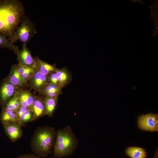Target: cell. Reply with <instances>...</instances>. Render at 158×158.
I'll return each mask as SVG.
<instances>
[{
  "mask_svg": "<svg viewBox=\"0 0 158 158\" xmlns=\"http://www.w3.org/2000/svg\"><path fill=\"white\" fill-rule=\"evenodd\" d=\"M35 71L36 72H35L30 78V84L33 89L40 91L46 84L48 83V76L39 71Z\"/></svg>",
  "mask_w": 158,
  "mask_h": 158,
  "instance_id": "9",
  "label": "cell"
},
{
  "mask_svg": "<svg viewBox=\"0 0 158 158\" xmlns=\"http://www.w3.org/2000/svg\"><path fill=\"white\" fill-rule=\"evenodd\" d=\"M26 45V44H23L21 49L17 54L19 63L29 67H33L35 63L34 59Z\"/></svg>",
  "mask_w": 158,
  "mask_h": 158,
  "instance_id": "7",
  "label": "cell"
},
{
  "mask_svg": "<svg viewBox=\"0 0 158 158\" xmlns=\"http://www.w3.org/2000/svg\"><path fill=\"white\" fill-rule=\"evenodd\" d=\"M0 47L11 49L16 54L19 51L18 47L5 36L0 34Z\"/></svg>",
  "mask_w": 158,
  "mask_h": 158,
  "instance_id": "18",
  "label": "cell"
},
{
  "mask_svg": "<svg viewBox=\"0 0 158 158\" xmlns=\"http://www.w3.org/2000/svg\"><path fill=\"white\" fill-rule=\"evenodd\" d=\"M48 78L49 83L58 86V76L56 71L49 74Z\"/></svg>",
  "mask_w": 158,
  "mask_h": 158,
  "instance_id": "24",
  "label": "cell"
},
{
  "mask_svg": "<svg viewBox=\"0 0 158 158\" xmlns=\"http://www.w3.org/2000/svg\"><path fill=\"white\" fill-rule=\"evenodd\" d=\"M56 72L58 76V86L63 89L70 83L72 79L71 74L65 67L57 69Z\"/></svg>",
  "mask_w": 158,
  "mask_h": 158,
  "instance_id": "11",
  "label": "cell"
},
{
  "mask_svg": "<svg viewBox=\"0 0 158 158\" xmlns=\"http://www.w3.org/2000/svg\"><path fill=\"white\" fill-rule=\"evenodd\" d=\"M16 158H41L38 156L33 154H25L20 155Z\"/></svg>",
  "mask_w": 158,
  "mask_h": 158,
  "instance_id": "28",
  "label": "cell"
},
{
  "mask_svg": "<svg viewBox=\"0 0 158 158\" xmlns=\"http://www.w3.org/2000/svg\"><path fill=\"white\" fill-rule=\"evenodd\" d=\"M61 94V93L56 92H49L45 93L42 94L45 97H59L60 94Z\"/></svg>",
  "mask_w": 158,
  "mask_h": 158,
  "instance_id": "27",
  "label": "cell"
},
{
  "mask_svg": "<svg viewBox=\"0 0 158 158\" xmlns=\"http://www.w3.org/2000/svg\"><path fill=\"white\" fill-rule=\"evenodd\" d=\"M19 97L21 100L28 104L30 108L32 105L35 99L31 94L27 91L21 92L19 95Z\"/></svg>",
  "mask_w": 158,
  "mask_h": 158,
  "instance_id": "19",
  "label": "cell"
},
{
  "mask_svg": "<svg viewBox=\"0 0 158 158\" xmlns=\"http://www.w3.org/2000/svg\"><path fill=\"white\" fill-rule=\"evenodd\" d=\"M125 153L130 158H146L147 156V153L144 148L136 146L128 147Z\"/></svg>",
  "mask_w": 158,
  "mask_h": 158,
  "instance_id": "13",
  "label": "cell"
},
{
  "mask_svg": "<svg viewBox=\"0 0 158 158\" xmlns=\"http://www.w3.org/2000/svg\"><path fill=\"white\" fill-rule=\"evenodd\" d=\"M138 126L141 130L152 132L158 131V115L149 113L140 115L138 118Z\"/></svg>",
  "mask_w": 158,
  "mask_h": 158,
  "instance_id": "5",
  "label": "cell"
},
{
  "mask_svg": "<svg viewBox=\"0 0 158 158\" xmlns=\"http://www.w3.org/2000/svg\"><path fill=\"white\" fill-rule=\"evenodd\" d=\"M29 108L28 107L20 106L16 112L17 115L19 119L22 115Z\"/></svg>",
  "mask_w": 158,
  "mask_h": 158,
  "instance_id": "26",
  "label": "cell"
},
{
  "mask_svg": "<svg viewBox=\"0 0 158 158\" xmlns=\"http://www.w3.org/2000/svg\"><path fill=\"white\" fill-rule=\"evenodd\" d=\"M15 87L10 83H6L2 86L0 91V95L2 101L6 102L13 95Z\"/></svg>",
  "mask_w": 158,
  "mask_h": 158,
  "instance_id": "15",
  "label": "cell"
},
{
  "mask_svg": "<svg viewBox=\"0 0 158 158\" xmlns=\"http://www.w3.org/2000/svg\"><path fill=\"white\" fill-rule=\"evenodd\" d=\"M58 98L59 97L44 98L46 115L52 116L57 105Z\"/></svg>",
  "mask_w": 158,
  "mask_h": 158,
  "instance_id": "12",
  "label": "cell"
},
{
  "mask_svg": "<svg viewBox=\"0 0 158 158\" xmlns=\"http://www.w3.org/2000/svg\"><path fill=\"white\" fill-rule=\"evenodd\" d=\"M1 120L4 125L11 122H18L21 124L20 119L18 116L16 112L6 108L2 114Z\"/></svg>",
  "mask_w": 158,
  "mask_h": 158,
  "instance_id": "14",
  "label": "cell"
},
{
  "mask_svg": "<svg viewBox=\"0 0 158 158\" xmlns=\"http://www.w3.org/2000/svg\"><path fill=\"white\" fill-rule=\"evenodd\" d=\"M153 158H158V148L155 152Z\"/></svg>",
  "mask_w": 158,
  "mask_h": 158,
  "instance_id": "29",
  "label": "cell"
},
{
  "mask_svg": "<svg viewBox=\"0 0 158 158\" xmlns=\"http://www.w3.org/2000/svg\"><path fill=\"white\" fill-rule=\"evenodd\" d=\"M56 136L53 150L54 158L71 156L77 149L79 140L70 126L56 131Z\"/></svg>",
  "mask_w": 158,
  "mask_h": 158,
  "instance_id": "3",
  "label": "cell"
},
{
  "mask_svg": "<svg viewBox=\"0 0 158 158\" xmlns=\"http://www.w3.org/2000/svg\"><path fill=\"white\" fill-rule=\"evenodd\" d=\"M33 115L30 108H29L21 116L20 118L21 124L33 121Z\"/></svg>",
  "mask_w": 158,
  "mask_h": 158,
  "instance_id": "22",
  "label": "cell"
},
{
  "mask_svg": "<svg viewBox=\"0 0 158 158\" xmlns=\"http://www.w3.org/2000/svg\"><path fill=\"white\" fill-rule=\"evenodd\" d=\"M10 79V83L14 87L20 86L25 81L18 73L16 66L13 67Z\"/></svg>",
  "mask_w": 158,
  "mask_h": 158,
  "instance_id": "17",
  "label": "cell"
},
{
  "mask_svg": "<svg viewBox=\"0 0 158 158\" xmlns=\"http://www.w3.org/2000/svg\"><path fill=\"white\" fill-rule=\"evenodd\" d=\"M30 108L33 114V121L46 115L44 98H35L34 102Z\"/></svg>",
  "mask_w": 158,
  "mask_h": 158,
  "instance_id": "10",
  "label": "cell"
},
{
  "mask_svg": "<svg viewBox=\"0 0 158 158\" xmlns=\"http://www.w3.org/2000/svg\"><path fill=\"white\" fill-rule=\"evenodd\" d=\"M56 134V131L52 127H37L31 140L32 151L41 158L47 157L53 153Z\"/></svg>",
  "mask_w": 158,
  "mask_h": 158,
  "instance_id": "2",
  "label": "cell"
},
{
  "mask_svg": "<svg viewBox=\"0 0 158 158\" xmlns=\"http://www.w3.org/2000/svg\"><path fill=\"white\" fill-rule=\"evenodd\" d=\"M34 60L33 68L35 70L46 76H48L51 73L56 71L57 69L54 65L48 63L38 58H35Z\"/></svg>",
  "mask_w": 158,
  "mask_h": 158,
  "instance_id": "8",
  "label": "cell"
},
{
  "mask_svg": "<svg viewBox=\"0 0 158 158\" xmlns=\"http://www.w3.org/2000/svg\"><path fill=\"white\" fill-rule=\"evenodd\" d=\"M21 125L20 123L16 122L4 125L6 134L13 142L16 141L22 135L23 132Z\"/></svg>",
  "mask_w": 158,
  "mask_h": 158,
  "instance_id": "6",
  "label": "cell"
},
{
  "mask_svg": "<svg viewBox=\"0 0 158 158\" xmlns=\"http://www.w3.org/2000/svg\"><path fill=\"white\" fill-rule=\"evenodd\" d=\"M35 70L33 68L31 70L21 75V76L22 78L25 81H26L32 77L35 73Z\"/></svg>",
  "mask_w": 158,
  "mask_h": 158,
  "instance_id": "25",
  "label": "cell"
},
{
  "mask_svg": "<svg viewBox=\"0 0 158 158\" xmlns=\"http://www.w3.org/2000/svg\"><path fill=\"white\" fill-rule=\"evenodd\" d=\"M19 94L16 92L13 97L7 104L6 108L12 110L16 112L20 107L18 102Z\"/></svg>",
  "mask_w": 158,
  "mask_h": 158,
  "instance_id": "20",
  "label": "cell"
},
{
  "mask_svg": "<svg viewBox=\"0 0 158 158\" xmlns=\"http://www.w3.org/2000/svg\"><path fill=\"white\" fill-rule=\"evenodd\" d=\"M22 3L17 0L0 1V34L11 37L24 16Z\"/></svg>",
  "mask_w": 158,
  "mask_h": 158,
  "instance_id": "1",
  "label": "cell"
},
{
  "mask_svg": "<svg viewBox=\"0 0 158 158\" xmlns=\"http://www.w3.org/2000/svg\"><path fill=\"white\" fill-rule=\"evenodd\" d=\"M16 66L18 73L20 75L30 71L33 68V67H29L20 63Z\"/></svg>",
  "mask_w": 158,
  "mask_h": 158,
  "instance_id": "23",
  "label": "cell"
},
{
  "mask_svg": "<svg viewBox=\"0 0 158 158\" xmlns=\"http://www.w3.org/2000/svg\"><path fill=\"white\" fill-rule=\"evenodd\" d=\"M62 89L58 85L48 83L39 91L42 94L45 93L52 92H58L62 94Z\"/></svg>",
  "mask_w": 158,
  "mask_h": 158,
  "instance_id": "21",
  "label": "cell"
},
{
  "mask_svg": "<svg viewBox=\"0 0 158 158\" xmlns=\"http://www.w3.org/2000/svg\"><path fill=\"white\" fill-rule=\"evenodd\" d=\"M36 33L34 24L27 17L24 16L13 35L8 39L13 43L19 41L27 44Z\"/></svg>",
  "mask_w": 158,
  "mask_h": 158,
  "instance_id": "4",
  "label": "cell"
},
{
  "mask_svg": "<svg viewBox=\"0 0 158 158\" xmlns=\"http://www.w3.org/2000/svg\"><path fill=\"white\" fill-rule=\"evenodd\" d=\"M154 2L153 5L149 7L151 12L150 17L153 20L154 24L153 35L155 36L158 34V3L155 1Z\"/></svg>",
  "mask_w": 158,
  "mask_h": 158,
  "instance_id": "16",
  "label": "cell"
}]
</instances>
